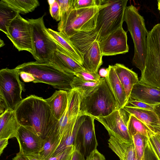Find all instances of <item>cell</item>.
Returning <instances> with one entry per match:
<instances>
[{
	"label": "cell",
	"mask_w": 160,
	"mask_h": 160,
	"mask_svg": "<svg viewBox=\"0 0 160 160\" xmlns=\"http://www.w3.org/2000/svg\"><path fill=\"white\" fill-rule=\"evenodd\" d=\"M108 143L109 148L120 160H133L136 158L133 141L131 143L127 142L110 136Z\"/></svg>",
	"instance_id": "23"
},
{
	"label": "cell",
	"mask_w": 160,
	"mask_h": 160,
	"mask_svg": "<svg viewBox=\"0 0 160 160\" xmlns=\"http://www.w3.org/2000/svg\"><path fill=\"white\" fill-rule=\"evenodd\" d=\"M61 140L59 130L53 131L43 139L41 148L38 153L42 160H48L52 157Z\"/></svg>",
	"instance_id": "25"
},
{
	"label": "cell",
	"mask_w": 160,
	"mask_h": 160,
	"mask_svg": "<svg viewBox=\"0 0 160 160\" xmlns=\"http://www.w3.org/2000/svg\"><path fill=\"white\" fill-rule=\"evenodd\" d=\"M127 126L132 138L137 133L147 137L148 134L152 131L146 124L132 114L129 115Z\"/></svg>",
	"instance_id": "29"
},
{
	"label": "cell",
	"mask_w": 160,
	"mask_h": 160,
	"mask_svg": "<svg viewBox=\"0 0 160 160\" xmlns=\"http://www.w3.org/2000/svg\"><path fill=\"white\" fill-rule=\"evenodd\" d=\"M99 5V0H73L72 7L75 9L90 8Z\"/></svg>",
	"instance_id": "35"
},
{
	"label": "cell",
	"mask_w": 160,
	"mask_h": 160,
	"mask_svg": "<svg viewBox=\"0 0 160 160\" xmlns=\"http://www.w3.org/2000/svg\"><path fill=\"white\" fill-rule=\"evenodd\" d=\"M19 76L15 68H6L0 71V104L5 110L14 111L23 99Z\"/></svg>",
	"instance_id": "8"
},
{
	"label": "cell",
	"mask_w": 160,
	"mask_h": 160,
	"mask_svg": "<svg viewBox=\"0 0 160 160\" xmlns=\"http://www.w3.org/2000/svg\"><path fill=\"white\" fill-rule=\"evenodd\" d=\"M129 98L155 105L160 103V89L138 82L133 86Z\"/></svg>",
	"instance_id": "16"
},
{
	"label": "cell",
	"mask_w": 160,
	"mask_h": 160,
	"mask_svg": "<svg viewBox=\"0 0 160 160\" xmlns=\"http://www.w3.org/2000/svg\"><path fill=\"white\" fill-rule=\"evenodd\" d=\"M99 82L85 81L75 76L71 86L72 89H76L79 93L80 96H84L92 92Z\"/></svg>",
	"instance_id": "30"
},
{
	"label": "cell",
	"mask_w": 160,
	"mask_h": 160,
	"mask_svg": "<svg viewBox=\"0 0 160 160\" xmlns=\"http://www.w3.org/2000/svg\"><path fill=\"white\" fill-rule=\"evenodd\" d=\"M102 55L110 56L128 52L127 32L121 27L99 42Z\"/></svg>",
	"instance_id": "14"
},
{
	"label": "cell",
	"mask_w": 160,
	"mask_h": 160,
	"mask_svg": "<svg viewBox=\"0 0 160 160\" xmlns=\"http://www.w3.org/2000/svg\"><path fill=\"white\" fill-rule=\"evenodd\" d=\"M20 125L31 128L42 139L59 130V122L53 115L45 99L35 95L23 99L14 110Z\"/></svg>",
	"instance_id": "1"
},
{
	"label": "cell",
	"mask_w": 160,
	"mask_h": 160,
	"mask_svg": "<svg viewBox=\"0 0 160 160\" xmlns=\"http://www.w3.org/2000/svg\"><path fill=\"white\" fill-rule=\"evenodd\" d=\"M9 6L19 13L25 14L33 11L39 5L37 0H3Z\"/></svg>",
	"instance_id": "28"
},
{
	"label": "cell",
	"mask_w": 160,
	"mask_h": 160,
	"mask_svg": "<svg viewBox=\"0 0 160 160\" xmlns=\"http://www.w3.org/2000/svg\"><path fill=\"white\" fill-rule=\"evenodd\" d=\"M19 151L25 156L38 153L42 144L43 139L30 128L20 125L17 138Z\"/></svg>",
	"instance_id": "15"
},
{
	"label": "cell",
	"mask_w": 160,
	"mask_h": 160,
	"mask_svg": "<svg viewBox=\"0 0 160 160\" xmlns=\"http://www.w3.org/2000/svg\"><path fill=\"white\" fill-rule=\"evenodd\" d=\"M47 30L50 37L56 43L58 50L82 65V55L71 42L59 32L49 28H47Z\"/></svg>",
	"instance_id": "18"
},
{
	"label": "cell",
	"mask_w": 160,
	"mask_h": 160,
	"mask_svg": "<svg viewBox=\"0 0 160 160\" xmlns=\"http://www.w3.org/2000/svg\"><path fill=\"white\" fill-rule=\"evenodd\" d=\"M5 45V44L3 42V41L0 39V47H1L4 46Z\"/></svg>",
	"instance_id": "48"
},
{
	"label": "cell",
	"mask_w": 160,
	"mask_h": 160,
	"mask_svg": "<svg viewBox=\"0 0 160 160\" xmlns=\"http://www.w3.org/2000/svg\"><path fill=\"white\" fill-rule=\"evenodd\" d=\"M85 160H106V159L104 156L97 149L87 156Z\"/></svg>",
	"instance_id": "40"
},
{
	"label": "cell",
	"mask_w": 160,
	"mask_h": 160,
	"mask_svg": "<svg viewBox=\"0 0 160 160\" xmlns=\"http://www.w3.org/2000/svg\"><path fill=\"white\" fill-rule=\"evenodd\" d=\"M128 0H99L95 28L83 33L99 42L121 27Z\"/></svg>",
	"instance_id": "3"
},
{
	"label": "cell",
	"mask_w": 160,
	"mask_h": 160,
	"mask_svg": "<svg viewBox=\"0 0 160 160\" xmlns=\"http://www.w3.org/2000/svg\"><path fill=\"white\" fill-rule=\"evenodd\" d=\"M154 105L148 104L140 101L129 98L125 106L153 111Z\"/></svg>",
	"instance_id": "36"
},
{
	"label": "cell",
	"mask_w": 160,
	"mask_h": 160,
	"mask_svg": "<svg viewBox=\"0 0 160 160\" xmlns=\"http://www.w3.org/2000/svg\"><path fill=\"white\" fill-rule=\"evenodd\" d=\"M71 160H85V157L78 150L75 149Z\"/></svg>",
	"instance_id": "41"
},
{
	"label": "cell",
	"mask_w": 160,
	"mask_h": 160,
	"mask_svg": "<svg viewBox=\"0 0 160 160\" xmlns=\"http://www.w3.org/2000/svg\"><path fill=\"white\" fill-rule=\"evenodd\" d=\"M86 117V115H80L72 121L68 128L62 135L60 145L52 156L70 146H74L78 129L85 120Z\"/></svg>",
	"instance_id": "24"
},
{
	"label": "cell",
	"mask_w": 160,
	"mask_h": 160,
	"mask_svg": "<svg viewBox=\"0 0 160 160\" xmlns=\"http://www.w3.org/2000/svg\"><path fill=\"white\" fill-rule=\"evenodd\" d=\"M158 9L160 11V0H158Z\"/></svg>",
	"instance_id": "49"
},
{
	"label": "cell",
	"mask_w": 160,
	"mask_h": 160,
	"mask_svg": "<svg viewBox=\"0 0 160 160\" xmlns=\"http://www.w3.org/2000/svg\"><path fill=\"white\" fill-rule=\"evenodd\" d=\"M8 139L7 138H0V155L8 144Z\"/></svg>",
	"instance_id": "42"
},
{
	"label": "cell",
	"mask_w": 160,
	"mask_h": 160,
	"mask_svg": "<svg viewBox=\"0 0 160 160\" xmlns=\"http://www.w3.org/2000/svg\"><path fill=\"white\" fill-rule=\"evenodd\" d=\"M94 117L86 115L85 120L80 126L74 146L85 157H87L97 149L98 143L96 136Z\"/></svg>",
	"instance_id": "13"
},
{
	"label": "cell",
	"mask_w": 160,
	"mask_h": 160,
	"mask_svg": "<svg viewBox=\"0 0 160 160\" xmlns=\"http://www.w3.org/2000/svg\"><path fill=\"white\" fill-rule=\"evenodd\" d=\"M49 63L66 72L74 75L80 71L84 70L82 65L57 49L54 52Z\"/></svg>",
	"instance_id": "21"
},
{
	"label": "cell",
	"mask_w": 160,
	"mask_h": 160,
	"mask_svg": "<svg viewBox=\"0 0 160 160\" xmlns=\"http://www.w3.org/2000/svg\"><path fill=\"white\" fill-rule=\"evenodd\" d=\"M108 68H102L99 71V75L105 78L108 74Z\"/></svg>",
	"instance_id": "47"
},
{
	"label": "cell",
	"mask_w": 160,
	"mask_h": 160,
	"mask_svg": "<svg viewBox=\"0 0 160 160\" xmlns=\"http://www.w3.org/2000/svg\"><path fill=\"white\" fill-rule=\"evenodd\" d=\"M8 30L7 36L19 51H26L33 54L32 28L28 20L18 14L11 22Z\"/></svg>",
	"instance_id": "11"
},
{
	"label": "cell",
	"mask_w": 160,
	"mask_h": 160,
	"mask_svg": "<svg viewBox=\"0 0 160 160\" xmlns=\"http://www.w3.org/2000/svg\"><path fill=\"white\" fill-rule=\"evenodd\" d=\"M42 16L38 18L28 19L32 32L34 52L32 56L36 61L41 63H49L57 46L50 37L45 27Z\"/></svg>",
	"instance_id": "9"
},
{
	"label": "cell",
	"mask_w": 160,
	"mask_h": 160,
	"mask_svg": "<svg viewBox=\"0 0 160 160\" xmlns=\"http://www.w3.org/2000/svg\"><path fill=\"white\" fill-rule=\"evenodd\" d=\"M45 99L53 115L59 121L67 108L68 92L62 90H56L51 96Z\"/></svg>",
	"instance_id": "22"
},
{
	"label": "cell",
	"mask_w": 160,
	"mask_h": 160,
	"mask_svg": "<svg viewBox=\"0 0 160 160\" xmlns=\"http://www.w3.org/2000/svg\"><path fill=\"white\" fill-rule=\"evenodd\" d=\"M50 12L52 17L57 21H60L61 13L59 5L56 0L51 4H49Z\"/></svg>",
	"instance_id": "37"
},
{
	"label": "cell",
	"mask_w": 160,
	"mask_h": 160,
	"mask_svg": "<svg viewBox=\"0 0 160 160\" xmlns=\"http://www.w3.org/2000/svg\"><path fill=\"white\" fill-rule=\"evenodd\" d=\"M133 160H140L137 158L136 157Z\"/></svg>",
	"instance_id": "51"
},
{
	"label": "cell",
	"mask_w": 160,
	"mask_h": 160,
	"mask_svg": "<svg viewBox=\"0 0 160 160\" xmlns=\"http://www.w3.org/2000/svg\"><path fill=\"white\" fill-rule=\"evenodd\" d=\"M60 6L61 15L67 11L72 6L73 0H56Z\"/></svg>",
	"instance_id": "39"
},
{
	"label": "cell",
	"mask_w": 160,
	"mask_h": 160,
	"mask_svg": "<svg viewBox=\"0 0 160 160\" xmlns=\"http://www.w3.org/2000/svg\"><path fill=\"white\" fill-rule=\"evenodd\" d=\"M113 66L124 88L128 102L133 86L139 82L138 75L122 64L117 63Z\"/></svg>",
	"instance_id": "20"
},
{
	"label": "cell",
	"mask_w": 160,
	"mask_h": 160,
	"mask_svg": "<svg viewBox=\"0 0 160 160\" xmlns=\"http://www.w3.org/2000/svg\"><path fill=\"white\" fill-rule=\"evenodd\" d=\"M12 160H28L27 158L22 152L19 151L17 153L16 155L12 159Z\"/></svg>",
	"instance_id": "44"
},
{
	"label": "cell",
	"mask_w": 160,
	"mask_h": 160,
	"mask_svg": "<svg viewBox=\"0 0 160 160\" xmlns=\"http://www.w3.org/2000/svg\"><path fill=\"white\" fill-rule=\"evenodd\" d=\"M147 137L140 133H137L132 138L134 144L136 157L140 160L142 159L144 153Z\"/></svg>",
	"instance_id": "31"
},
{
	"label": "cell",
	"mask_w": 160,
	"mask_h": 160,
	"mask_svg": "<svg viewBox=\"0 0 160 160\" xmlns=\"http://www.w3.org/2000/svg\"><path fill=\"white\" fill-rule=\"evenodd\" d=\"M72 5L67 11L61 15L58 24V32L67 39L77 33L94 30L96 27L99 11V5L75 9Z\"/></svg>",
	"instance_id": "6"
},
{
	"label": "cell",
	"mask_w": 160,
	"mask_h": 160,
	"mask_svg": "<svg viewBox=\"0 0 160 160\" xmlns=\"http://www.w3.org/2000/svg\"><path fill=\"white\" fill-rule=\"evenodd\" d=\"M129 115L123 108L116 110L106 116L94 118L104 126L109 136L131 143L133 140L127 126Z\"/></svg>",
	"instance_id": "12"
},
{
	"label": "cell",
	"mask_w": 160,
	"mask_h": 160,
	"mask_svg": "<svg viewBox=\"0 0 160 160\" xmlns=\"http://www.w3.org/2000/svg\"><path fill=\"white\" fill-rule=\"evenodd\" d=\"M148 142L158 160H160V141L157 135L152 131L147 136Z\"/></svg>",
	"instance_id": "32"
},
{
	"label": "cell",
	"mask_w": 160,
	"mask_h": 160,
	"mask_svg": "<svg viewBox=\"0 0 160 160\" xmlns=\"http://www.w3.org/2000/svg\"><path fill=\"white\" fill-rule=\"evenodd\" d=\"M144 68L139 82L160 89V23L149 31Z\"/></svg>",
	"instance_id": "7"
},
{
	"label": "cell",
	"mask_w": 160,
	"mask_h": 160,
	"mask_svg": "<svg viewBox=\"0 0 160 160\" xmlns=\"http://www.w3.org/2000/svg\"><path fill=\"white\" fill-rule=\"evenodd\" d=\"M108 68V74L105 78L115 99L117 109L123 108L127 102L124 90L113 65H109Z\"/></svg>",
	"instance_id": "19"
},
{
	"label": "cell",
	"mask_w": 160,
	"mask_h": 160,
	"mask_svg": "<svg viewBox=\"0 0 160 160\" xmlns=\"http://www.w3.org/2000/svg\"><path fill=\"white\" fill-rule=\"evenodd\" d=\"M25 82H42L59 90L69 91L75 76L50 63L36 61L24 63L15 68Z\"/></svg>",
	"instance_id": "2"
},
{
	"label": "cell",
	"mask_w": 160,
	"mask_h": 160,
	"mask_svg": "<svg viewBox=\"0 0 160 160\" xmlns=\"http://www.w3.org/2000/svg\"><path fill=\"white\" fill-rule=\"evenodd\" d=\"M20 126L15 111L6 110L0 115V138H17Z\"/></svg>",
	"instance_id": "17"
},
{
	"label": "cell",
	"mask_w": 160,
	"mask_h": 160,
	"mask_svg": "<svg viewBox=\"0 0 160 160\" xmlns=\"http://www.w3.org/2000/svg\"><path fill=\"white\" fill-rule=\"evenodd\" d=\"M150 129L156 133H160V121L150 128Z\"/></svg>",
	"instance_id": "45"
},
{
	"label": "cell",
	"mask_w": 160,
	"mask_h": 160,
	"mask_svg": "<svg viewBox=\"0 0 160 160\" xmlns=\"http://www.w3.org/2000/svg\"><path fill=\"white\" fill-rule=\"evenodd\" d=\"M28 160H42L39 153H36L25 156Z\"/></svg>",
	"instance_id": "43"
},
{
	"label": "cell",
	"mask_w": 160,
	"mask_h": 160,
	"mask_svg": "<svg viewBox=\"0 0 160 160\" xmlns=\"http://www.w3.org/2000/svg\"><path fill=\"white\" fill-rule=\"evenodd\" d=\"M123 109L129 114L133 115L145 123L150 129L151 127L159 121L154 111L126 106Z\"/></svg>",
	"instance_id": "27"
},
{
	"label": "cell",
	"mask_w": 160,
	"mask_h": 160,
	"mask_svg": "<svg viewBox=\"0 0 160 160\" xmlns=\"http://www.w3.org/2000/svg\"><path fill=\"white\" fill-rule=\"evenodd\" d=\"M75 149L74 146H70L58 154L52 156L48 160H71Z\"/></svg>",
	"instance_id": "34"
},
{
	"label": "cell",
	"mask_w": 160,
	"mask_h": 160,
	"mask_svg": "<svg viewBox=\"0 0 160 160\" xmlns=\"http://www.w3.org/2000/svg\"><path fill=\"white\" fill-rule=\"evenodd\" d=\"M19 13L9 6L3 0L0 2V30L7 36L8 28L13 20Z\"/></svg>",
	"instance_id": "26"
},
{
	"label": "cell",
	"mask_w": 160,
	"mask_h": 160,
	"mask_svg": "<svg viewBox=\"0 0 160 160\" xmlns=\"http://www.w3.org/2000/svg\"><path fill=\"white\" fill-rule=\"evenodd\" d=\"M153 111L156 114L160 121V103L154 105Z\"/></svg>",
	"instance_id": "46"
},
{
	"label": "cell",
	"mask_w": 160,
	"mask_h": 160,
	"mask_svg": "<svg viewBox=\"0 0 160 160\" xmlns=\"http://www.w3.org/2000/svg\"><path fill=\"white\" fill-rule=\"evenodd\" d=\"M117 108L115 99L105 78H101L99 84L90 93L84 96L80 95L81 115L103 117Z\"/></svg>",
	"instance_id": "4"
},
{
	"label": "cell",
	"mask_w": 160,
	"mask_h": 160,
	"mask_svg": "<svg viewBox=\"0 0 160 160\" xmlns=\"http://www.w3.org/2000/svg\"><path fill=\"white\" fill-rule=\"evenodd\" d=\"M74 75L83 81L90 82H99L101 79L98 73L90 72L85 69L80 71Z\"/></svg>",
	"instance_id": "33"
},
{
	"label": "cell",
	"mask_w": 160,
	"mask_h": 160,
	"mask_svg": "<svg viewBox=\"0 0 160 160\" xmlns=\"http://www.w3.org/2000/svg\"><path fill=\"white\" fill-rule=\"evenodd\" d=\"M124 21L127 24L134 44V53L132 63L142 73L145 67L149 31L146 28L143 17L132 5L126 7Z\"/></svg>",
	"instance_id": "5"
},
{
	"label": "cell",
	"mask_w": 160,
	"mask_h": 160,
	"mask_svg": "<svg viewBox=\"0 0 160 160\" xmlns=\"http://www.w3.org/2000/svg\"><path fill=\"white\" fill-rule=\"evenodd\" d=\"M157 136L160 141V133H156Z\"/></svg>",
	"instance_id": "50"
},
{
	"label": "cell",
	"mask_w": 160,
	"mask_h": 160,
	"mask_svg": "<svg viewBox=\"0 0 160 160\" xmlns=\"http://www.w3.org/2000/svg\"><path fill=\"white\" fill-rule=\"evenodd\" d=\"M81 53L83 57L82 66L91 72L98 73L102 63L99 42L84 37L79 33L68 39Z\"/></svg>",
	"instance_id": "10"
},
{
	"label": "cell",
	"mask_w": 160,
	"mask_h": 160,
	"mask_svg": "<svg viewBox=\"0 0 160 160\" xmlns=\"http://www.w3.org/2000/svg\"><path fill=\"white\" fill-rule=\"evenodd\" d=\"M141 160H158L148 142L147 137L144 153Z\"/></svg>",
	"instance_id": "38"
}]
</instances>
